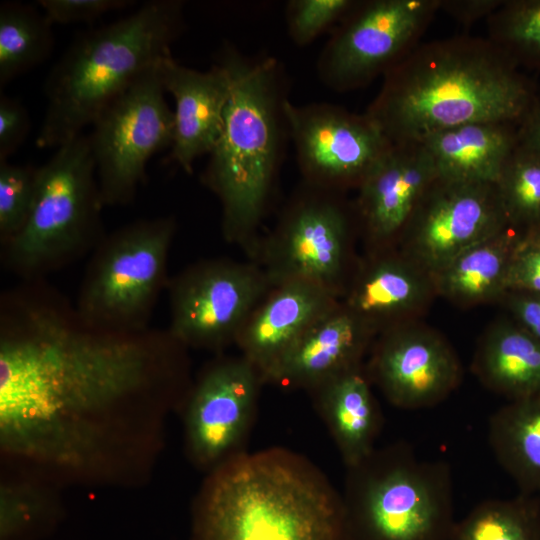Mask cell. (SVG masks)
<instances>
[{
    "label": "cell",
    "instance_id": "21",
    "mask_svg": "<svg viewBox=\"0 0 540 540\" xmlns=\"http://www.w3.org/2000/svg\"><path fill=\"white\" fill-rule=\"evenodd\" d=\"M376 334L339 303L300 338L267 384L308 393L325 382L364 367Z\"/></svg>",
    "mask_w": 540,
    "mask_h": 540
},
{
    "label": "cell",
    "instance_id": "29",
    "mask_svg": "<svg viewBox=\"0 0 540 540\" xmlns=\"http://www.w3.org/2000/svg\"><path fill=\"white\" fill-rule=\"evenodd\" d=\"M509 228L527 234L540 228V156L518 143L495 182Z\"/></svg>",
    "mask_w": 540,
    "mask_h": 540
},
{
    "label": "cell",
    "instance_id": "7",
    "mask_svg": "<svg viewBox=\"0 0 540 540\" xmlns=\"http://www.w3.org/2000/svg\"><path fill=\"white\" fill-rule=\"evenodd\" d=\"M103 207L89 136L81 134L37 167L28 220L1 247L4 268L22 281L44 279L92 253L106 235Z\"/></svg>",
    "mask_w": 540,
    "mask_h": 540
},
{
    "label": "cell",
    "instance_id": "37",
    "mask_svg": "<svg viewBox=\"0 0 540 540\" xmlns=\"http://www.w3.org/2000/svg\"><path fill=\"white\" fill-rule=\"evenodd\" d=\"M504 0H441L444 10L456 21L465 25L488 18Z\"/></svg>",
    "mask_w": 540,
    "mask_h": 540
},
{
    "label": "cell",
    "instance_id": "6",
    "mask_svg": "<svg viewBox=\"0 0 540 540\" xmlns=\"http://www.w3.org/2000/svg\"><path fill=\"white\" fill-rule=\"evenodd\" d=\"M342 499L350 540H449L456 523L449 465L406 443L347 468Z\"/></svg>",
    "mask_w": 540,
    "mask_h": 540
},
{
    "label": "cell",
    "instance_id": "28",
    "mask_svg": "<svg viewBox=\"0 0 540 540\" xmlns=\"http://www.w3.org/2000/svg\"><path fill=\"white\" fill-rule=\"evenodd\" d=\"M449 540H540V504L522 493L489 499L456 521Z\"/></svg>",
    "mask_w": 540,
    "mask_h": 540
},
{
    "label": "cell",
    "instance_id": "17",
    "mask_svg": "<svg viewBox=\"0 0 540 540\" xmlns=\"http://www.w3.org/2000/svg\"><path fill=\"white\" fill-rule=\"evenodd\" d=\"M437 178L421 142L392 143L353 200L365 251L396 248L419 201Z\"/></svg>",
    "mask_w": 540,
    "mask_h": 540
},
{
    "label": "cell",
    "instance_id": "3",
    "mask_svg": "<svg viewBox=\"0 0 540 540\" xmlns=\"http://www.w3.org/2000/svg\"><path fill=\"white\" fill-rule=\"evenodd\" d=\"M216 61L229 75L230 92L201 182L220 203L223 238L250 257L290 140L288 79L277 58L250 57L228 43Z\"/></svg>",
    "mask_w": 540,
    "mask_h": 540
},
{
    "label": "cell",
    "instance_id": "30",
    "mask_svg": "<svg viewBox=\"0 0 540 540\" xmlns=\"http://www.w3.org/2000/svg\"><path fill=\"white\" fill-rule=\"evenodd\" d=\"M487 27V38L518 67L540 69V0H504Z\"/></svg>",
    "mask_w": 540,
    "mask_h": 540
},
{
    "label": "cell",
    "instance_id": "32",
    "mask_svg": "<svg viewBox=\"0 0 540 540\" xmlns=\"http://www.w3.org/2000/svg\"><path fill=\"white\" fill-rule=\"evenodd\" d=\"M356 0H290L285 18L288 34L298 46H306L333 29Z\"/></svg>",
    "mask_w": 540,
    "mask_h": 540
},
{
    "label": "cell",
    "instance_id": "15",
    "mask_svg": "<svg viewBox=\"0 0 540 540\" xmlns=\"http://www.w3.org/2000/svg\"><path fill=\"white\" fill-rule=\"evenodd\" d=\"M264 385L241 354L220 355L193 381L186 402V440L194 462L214 470L242 453Z\"/></svg>",
    "mask_w": 540,
    "mask_h": 540
},
{
    "label": "cell",
    "instance_id": "22",
    "mask_svg": "<svg viewBox=\"0 0 540 540\" xmlns=\"http://www.w3.org/2000/svg\"><path fill=\"white\" fill-rule=\"evenodd\" d=\"M364 367L339 375L309 392L347 468L375 449L382 414Z\"/></svg>",
    "mask_w": 540,
    "mask_h": 540
},
{
    "label": "cell",
    "instance_id": "16",
    "mask_svg": "<svg viewBox=\"0 0 540 540\" xmlns=\"http://www.w3.org/2000/svg\"><path fill=\"white\" fill-rule=\"evenodd\" d=\"M364 369L393 406L404 410L434 407L461 384L463 368L447 339L419 321L378 334Z\"/></svg>",
    "mask_w": 540,
    "mask_h": 540
},
{
    "label": "cell",
    "instance_id": "35",
    "mask_svg": "<svg viewBox=\"0 0 540 540\" xmlns=\"http://www.w3.org/2000/svg\"><path fill=\"white\" fill-rule=\"evenodd\" d=\"M31 128L26 107L18 99L0 93V161H7L25 141Z\"/></svg>",
    "mask_w": 540,
    "mask_h": 540
},
{
    "label": "cell",
    "instance_id": "13",
    "mask_svg": "<svg viewBox=\"0 0 540 540\" xmlns=\"http://www.w3.org/2000/svg\"><path fill=\"white\" fill-rule=\"evenodd\" d=\"M302 181L346 193L359 187L392 143L364 112L330 103L285 106Z\"/></svg>",
    "mask_w": 540,
    "mask_h": 540
},
{
    "label": "cell",
    "instance_id": "18",
    "mask_svg": "<svg viewBox=\"0 0 540 540\" xmlns=\"http://www.w3.org/2000/svg\"><path fill=\"white\" fill-rule=\"evenodd\" d=\"M436 297L432 274L391 248L359 257L340 302L377 336L418 321Z\"/></svg>",
    "mask_w": 540,
    "mask_h": 540
},
{
    "label": "cell",
    "instance_id": "5",
    "mask_svg": "<svg viewBox=\"0 0 540 540\" xmlns=\"http://www.w3.org/2000/svg\"><path fill=\"white\" fill-rule=\"evenodd\" d=\"M183 29V1L153 0L78 35L44 82L47 105L37 146L58 148L81 135L144 72L171 56Z\"/></svg>",
    "mask_w": 540,
    "mask_h": 540
},
{
    "label": "cell",
    "instance_id": "34",
    "mask_svg": "<svg viewBox=\"0 0 540 540\" xmlns=\"http://www.w3.org/2000/svg\"><path fill=\"white\" fill-rule=\"evenodd\" d=\"M540 294V245L530 236L518 234L507 276V291Z\"/></svg>",
    "mask_w": 540,
    "mask_h": 540
},
{
    "label": "cell",
    "instance_id": "36",
    "mask_svg": "<svg viewBox=\"0 0 540 540\" xmlns=\"http://www.w3.org/2000/svg\"><path fill=\"white\" fill-rule=\"evenodd\" d=\"M499 302L511 319L540 341V294L511 290Z\"/></svg>",
    "mask_w": 540,
    "mask_h": 540
},
{
    "label": "cell",
    "instance_id": "39",
    "mask_svg": "<svg viewBox=\"0 0 540 540\" xmlns=\"http://www.w3.org/2000/svg\"><path fill=\"white\" fill-rule=\"evenodd\" d=\"M522 235H528L532 237L540 245V228L536 231H533L527 234H522Z\"/></svg>",
    "mask_w": 540,
    "mask_h": 540
},
{
    "label": "cell",
    "instance_id": "33",
    "mask_svg": "<svg viewBox=\"0 0 540 540\" xmlns=\"http://www.w3.org/2000/svg\"><path fill=\"white\" fill-rule=\"evenodd\" d=\"M127 0H39L44 16L51 25L92 23L106 13L124 9Z\"/></svg>",
    "mask_w": 540,
    "mask_h": 540
},
{
    "label": "cell",
    "instance_id": "8",
    "mask_svg": "<svg viewBox=\"0 0 540 540\" xmlns=\"http://www.w3.org/2000/svg\"><path fill=\"white\" fill-rule=\"evenodd\" d=\"M177 230L174 216L140 219L106 234L92 251L75 310L90 328L138 332L149 323L167 289L168 259Z\"/></svg>",
    "mask_w": 540,
    "mask_h": 540
},
{
    "label": "cell",
    "instance_id": "12",
    "mask_svg": "<svg viewBox=\"0 0 540 540\" xmlns=\"http://www.w3.org/2000/svg\"><path fill=\"white\" fill-rule=\"evenodd\" d=\"M272 284L254 261L209 258L170 277L171 334L188 348L220 353L238 334Z\"/></svg>",
    "mask_w": 540,
    "mask_h": 540
},
{
    "label": "cell",
    "instance_id": "4",
    "mask_svg": "<svg viewBox=\"0 0 540 540\" xmlns=\"http://www.w3.org/2000/svg\"><path fill=\"white\" fill-rule=\"evenodd\" d=\"M195 540H350L342 497L307 459L272 448L211 471Z\"/></svg>",
    "mask_w": 540,
    "mask_h": 540
},
{
    "label": "cell",
    "instance_id": "14",
    "mask_svg": "<svg viewBox=\"0 0 540 540\" xmlns=\"http://www.w3.org/2000/svg\"><path fill=\"white\" fill-rule=\"evenodd\" d=\"M507 227L495 183L437 177L396 248L433 275L466 249Z\"/></svg>",
    "mask_w": 540,
    "mask_h": 540
},
{
    "label": "cell",
    "instance_id": "1",
    "mask_svg": "<svg viewBox=\"0 0 540 540\" xmlns=\"http://www.w3.org/2000/svg\"><path fill=\"white\" fill-rule=\"evenodd\" d=\"M189 348L167 329L85 325L44 279L0 299L3 453L71 476L104 466L127 413L184 406Z\"/></svg>",
    "mask_w": 540,
    "mask_h": 540
},
{
    "label": "cell",
    "instance_id": "11",
    "mask_svg": "<svg viewBox=\"0 0 540 540\" xmlns=\"http://www.w3.org/2000/svg\"><path fill=\"white\" fill-rule=\"evenodd\" d=\"M439 10L441 0H356L319 54V79L337 92L369 85L419 44Z\"/></svg>",
    "mask_w": 540,
    "mask_h": 540
},
{
    "label": "cell",
    "instance_id": "9",
    "mask_svg": "<svg viewBox=\"0 0 540 540\" xmlns=\"http://www.w3.org/2000/svg\"><path fill=\"white\" fill-rule=\"evenodd\" d=\"M345 194L300 182L249 257L272 285L306 280L341 299L360 257L355 209Z\"/></svg>",
    "mask_w": 540,
    "mask_h": 540
},
{
    "label": "cell",
    "instance_id": "2",
    "mask_svg": "<svg viewBox=\"0 0 540 540\" xmlns=\"http://www.w3.org/2000/svg\"><path fill=\"white\" fill-rule=\"evenodd\" d=\"M533 84L488 38L419 43L383 76L365 113L391 143L422 142L475 122L518 125L538 103Z\"/></svg>",
    "mask_w": 540,
    "mask_h": 540
},
{
    "label": "cell",
    "instance_id": "26",
    "mask_svg": "<svg viewBox=\"0 0 540 540\" xmlns=\"http://www.w3.org/2000/svg\"><path fill=\"white\" fill-rule=\"evenodd\" d=\"M488 442L522 493L540 491V394L509 401L492 414Z\"/></svg>",
    "mask_w": 540,
    "mask_h": 540
},
{
    "label": "cell",
    "instance_id": "10",
    "mask_svg": "<svg viewBox=\"0 0 540 540\" xmlns=\"http://www.w3.org/2000/svg\"><path fill=\"white\" fill-rule=\"evenodd\" d=\"M158 64L113 100L92 124L88 136L104 207L131 203L146 178L150 158L172 145L174 111L165 100Z\"/></svg>",
    "mask_w": 540,
    "mask_h": 540
},
{
    "label": "cell",
    "instance_id": "23",
    "mask_svg": "<svg viewBox=\"0 0 540 540\" xmlns=\"http://www.w3.org/2000/svg\"><path fill=\"white\" fill-rule=\"evenodd\" d=\"M421 143L433 159L437 177L495 183L517 145V125L468 123L437 132Z\"/></svg>",
    "mask_w": 540,
    "mask_h": 540
},
{
    "label": "cell",
    "instance_id": "20",
    "mask_svg": "<svg viewBox=\"0 0 540 540\" xmlns=\"http://www.w3.org/2000/svg\"><path fill=\"white\" fill-rule=\"evenodd\" d=\"M158 72L164 90L175 101L169 158L192 174L195 160L209 155L220 135L230 92L229 75L218 61L203 72L179 64L172 56L159 62Z\"/></svg>",
    "mask_w": 540,
    "mask_h": 540
},
{
    "label": "cell",
    "instance_id": "27",
    "mask_svg": "<svg viewBox=\"0 0 540 540\" xmlns=\"http://www.w3.org/2000/svg\"><path fill=\"white\" fill-rule=\"evenodd\" d=\"M52 26L30 4L0 5V87L43 63L54 46Z\"/></svg>",
    "mask_w": 540,
    "mask_h": 540
},
{
    "label": "cell",
    "instance_id": "25",
    "mask_svg": "<svg viewBox=\"0 0 540 540\" xmlns=\"http://www.w3.org/2000/svg\"><path fill=\"white\" fill-rule=\"evenodd\" d=\"M517 239L507 227L460 253L432 275L437 296L462 308L499 302Z\"/></svg>",
    "mask_w": 540,
    "mask_h": 540
},
{
    "label": "cell",
    "instance_id": "24",
    "mask_svg": "<svg viewBox=\"0 0 540 540\" xmlns=\"http://www.w3.org/2000/svg\"><path fill=\"white\" fill-rule=\"evenodd\" d=\"M473 374L492 392L518 400L540 394V341L509 316L490 324L477 343Z\"/></svg>",
    "mask_w": 540,
    "mask_h": 540
},
{
    "label": "cell",
    "instance_id": "19",
    "mask_svg": "<svg viewBox=\"0 0 540 540\" xmlns=\"http://www.w3.org/2000/svg\"><path fill=\"white\" fill-rule=\"evenodd\" d=\"M339 299L306 280L274 284L245 321L235 342L264 385L305 332Z\"/></svg>",
    "mask_w": 540,
    "mask_h": 540
},
{
    "label": "cell",
    "instance_id": "38",
    "mask_svg": "<svg viewBox=\"0 0 540 540\" xmlns=\"http://www.w3.org/2000/svg\"><path fill=\"white\" fill-rule=\"evenodd\" d=\"M517 143L540 156V102L517 125Z\"/></svg>",
    "mask_w": 540,
    "mask_h": 540
},
{
    "label": "cell",
    "instance_id": "31",
    "mask_svg": "<svg viewBox=\"0 0 540 540\" xmlns=\"http://www.w3.org/2000/svg\"><path fill=\"white\" fill-rule=\"evenodd\" d=\"M37 168L0 161V244L24 228L34 199Z\"/></svg>",
    "mask_w": 540,
    "mask_h": 540
}]
</instances>
